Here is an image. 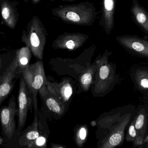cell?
<instances>
[{
    "label": "cell",
    "instance_id": "6da1fadb",
    "mask_svg": "<svg viewBox=\"0 0 148 148\" xmlns=\"http://www.w3.org/2000/svg\"><path fill=\"white\" fill-rule=\"evenodd\" d=\"M131 113L107 115L96 121V148H116L125 140L126 130L132 119Z\"/></svg>",
    "mask_w": 148,
    "mask_h": 148
},
{
    "label": "cell",
    "instance_id": "7a4b0ae2",
    "mask_svg": "<svg viewBox=\"0 0 148 148\" xmlns=\"http://www.w3.org/2000/svg\"><path fill=\"white\" fill-rule=\"evenodd\" d=\"M54 15L66 23L78 26H90L98 12L94 3L89 1L61 5L52 10Z\"/></svg>",
    "mask_w": 148,
    "mask_h": 148
},
{
    "label": "cell",
    "instance_id": "3957f363",
    "mask_svg": "<svg viewBox=\"0 0 148 148\" xmlns=\"http://www.w3.org/2000/svg\"><path fill=\"white\" fill-rule=\"evenodd\" d=\"M46 38L47 33L44 27L39 19L34 16L29 24L27 30L23 31L21 41L36 59L42 60Z\"/></svg>",
    "mask_w": 148,
    "mask_h": 148
},
{
    "label": "cell",
    "instance_id": "277c9868",
    "mask_svg": "<svg viewBox=\"0 0 148 148\" xmlns=\"http://www.w3.org/2000/svg\"><path fill=\"white\" fill-rule=\"evenodd\" d=\"M28 88L33 96L34 109L37 108V93L46 87L47 79L45 76L41 60L30 65L28 68L20 72Z\"/></svg>",
    "mask_w": 148,
    "mask_h": 148
},
{
    "label": "cell",
    "instance_id": "5b68a950",
    "mask_svg": "<svg viewBox=\"0 0 148 148\" xmlns=\"http://www.w3.org/2000/svg\"><path fill=\"white\" fill-rule=\"evenodd\" d=\"M18 107L17 109L19 130H22L26 123L29 110L34 105L33 96L21 76L20 77V86L17 96Z\"/></svg>",
    "mask_w": 148,
    "mask_h": 148
},
{
    "label": "cell",
    "instance_id": "8992f818",
    "mask_svg": "<svg viewBox=\"0 0 148 148\" xmlns=\"http://www.w3.org/2000/svg\"><path fill=\"white\" fill-rule=\"evenodd\" d=\"M17 113L15 98L14 96L10 98L8 105L3 107L0 111V120L4 135L8 139L12 138L16 131L15 117Z\"/></svg>",
    "mask_w": 148,
    "mask_h": 148
},
{
    "label": "cell",
    "instance_id": "52a82bcc",
    "mask_svg": "<svg viewBox=\"0 0 148 148\" xmlns=\"http://www.w3.org/2000/svg\"><path fill=\"white\" fill-rule=\"evenodd\" d=\"M18 73L17 60L15 57L5 72L0 76V105L12 90L14 80Z\"/></svg>",
    "mask_w": 148,
    "mask_h": 148
},
{
    "label": "cell",
    "instance_id": "ba28073f",
    "mask_svg": "<svg viewBox=\"0 0 148 148\" xmlns=\"http://www.w3.org/2000/svg\"><path fill=\"white\" fill-rule=\"evenodd\" d=\"M88 38V36L81 33H64L54 41L53 47L56 49L75 50L82 46Z\"/></svg>",
    "mask_w": 148,
    "mask_h": 148
},
{
    "label": "cell",
    "instance_id": "9c48e42d",
    "mask_svg": "<svg viewBox=\"0 0 148 148\" xmlns=\"http://www.w3.org/2000/svg\"><path fill=\"white\" fill-rule=\"evenodd\" d=\"M116 40L131 52L142 56L148 57L147 41L134 36H118Z\"/></svg>",
    "mask_w": 148,
    "mask_h": 148
},
{
    "label": "cell",
    "instance_id": "30bf717a",
    "mask_svg": "<svg viewBox=\"0 0 148 148\" xmlns=\"http://www.w3.org/2000/svg\"><path fill=\"white\" fill-rule=\"evenodd\" d=\"M117 0H102L100 24L109 34L114 26V15Z\"/></svg>",
    "mask_w": 148,
    "mask_h": 148
},
{
    "label": "cell",
    "instance_id": "8fae6325",
    "mask_svg": "<svg viewBox=\"0 0 148 148\" xmlns=\"http://www.w3.org/2000/svg\"><path fill=\"white\" fill-rule=\"evenodd\" d=\"M46 87L50 93L63 103L69 100L73 94L72 85L67 80L60 83L50 82L47 80Z\"/></svg>",
    "mask_w": 148,
    "mask_h": 148
},
{
    "label": "cell",
    "instance_id": "7c38bea8",
    "mask_svg": "<svg viewBox=\"0 0 148 148\" xmlns=\"http://www.w3.org/2000/svg\"><path fill=\"white\" fill-rule=\"evenodd\" d=\"M38 93L50 111L58 116H62L64 114L65 112V104L50 93L47 87Z\"/></svg>",
    "mask_w": 148,
    "mask_h": 148
},
{
    "label": "cell",
    "instance_id": "4fadbf2b",
    "mask_svg": "<svg viewBox=\"0 0 148 148\" xmlns=\"http://www.w3.org/2000/svg\"><path fill=\"white\" fill-rule=\"evenodd\" d=\"M130 12L136 23L145 32L148 33L147 12L145 8L140 4L138 0H132Z\"/></svg>",
    "mask_w": 148,
    "mask_h": 148
},
{
    "label": "cell",
    "instance_id": "5bb4252c",
    "mask_svg": "<svg viewBox=\"0 0 148 148\" xmlns=\"http://www.w3.org/2000/svg\"><path fill=\"white\" fill-rule=\"evenodd\" d=\"M34 110V121L25 131L23 136L20 140L21 144L26 146H29L32 144L41 134L42 131L39 130V122H38V109Z\"/></svg>",
    "mask_w": 148,
    "mask_h": 148
},
{
    "label": "cell",
    "instance_id": "9a60e30c",
    "mask_svg": "<svg viewBox=\"0 0 148 148\" xmlns=\"http://www.w3.org/2000/svg\"><path fill=\"white\" fill-rule=\"evenodd\" d=\"M134 126L137 132V137L144 139L148 134V114L144 109H142L134 119Z\"/></svg>",
    "mask_w": 148,
    "mask_h": 148
},
{
    "label": "cell",
    "instance_id": "2e32d148",
    "mask_svg": "<svg viewBox=\"0 0 148 148\" xmlns=\"http://www.w3.org/2000/svg\"><path fill=\"white\" fill-rule=\"evenodd\" d=\"M31 57L32 53L26 46L17 50L15 57L17 60L19 73L29 66Z\"/></svg>",
    "mask_w": 148,
    "mask_h": 148
},
{
    "label": "cell",
    "instance_id": "e0dca14e",
    "mask_svg": "<svg viewBox=\"0 0 148 148\" xmlns=\"http://www.w3.org/2000/svg\"><path fill=\"white\" fill-rule=\"evenodd\" d=\"M1 6L2 17L4 22L10 28H14L17 21L13 8L6 1L3 2Z\"/></svg>",
    "mask_w": 148,
    "mask_h": 148
},
{
    "label": "cell",
    "instance_id": "ac0fdd59",
    "mask_svg": "<svg viewBox=\"0 0 148 148\" xmlns=\"http://www.w3.org/2000/svg\"><path fill=\"white\" fill-rule=\"evenodd\" d=\"M89 135V129L86 124L76 125L74 129V140L79 148H83Z\"/></svg>",
    "mask_w": 148,
    "mask_h": 148
},
{
    "label": "cell",
    "instance_id": "d6986e66",
    "mask_svg": "<svg viewBox=\"0 0 148 148\" xmlns=\"http://www.w3.org/2000/svg\"><path fill=\"white\" fill-rule=\"evenodd\" d=\"M138 136L137 132L134 126V122L133 119L129 124L125 134V139L127 142H133Z\"/></svg>",
    "mask_w": 148,
    "mask_h": 148
},
{
    "label": "cell",
    "instance_id": "ffe728a7",
    "mask_svg": "<svg viewBox=\"0 0 148 148\" xmlns=\"http://www.w3.org/2000/svg\"><path fill=\"white\" fill-rule=\"evenodd\" d=\"M47 134L42 132L39 137L29 146V148H47Z\"/></svg>",
    "mask_w": 148,
    "mask_h": 148
},
{
    "label": "cell",
    "instance_id": "44dd1931",
    "mask_svg": "<svg viewBox=\"0 0 148 148\" xmlns=\"http://www.w3.org/2000/svg\"><path fill=\"white\" fill-rule=\"evenodd\" d=\"M93 72L87 71L85 73L83 74L81 77V84L82 88L87 90L89 88L93 80Z\"/></svg>",
    "mask_w": 148,
    "mask_h": 148
},
{
    "label": "cell",
    "instance_id": "7402d4cb",
    "mask_svg": "<svg viewBox=\"0 0 148 148\" xmlns=\"http://www.w3.org/2000/svg\"><path fill=\"white\" fill-rule=\"evenodd\" d=\"M138 77L137 83L139 86L143 89L147 90L148 88L147 73L139 75Z\"/></svg>",
    "mask_w": 148,
    "mask_h": 148
},
{
    "label": "cell",
    "instance_id": "603a6c76",
    "mask_svg": "<svg viewBox=\"0 0 148 148\" xmlns=\"http://www.w3.org/2000/svg\"><path fill=\"white\" fill-rule=\"evenodd\" d=\"M109 73V69L107 65H103L101 66L99 72V75L101 79L105 80L107 79Z\"/></svg>",
    "mask_w": 148,
    "mask_h": 148
},
{
    "label": "cell",
    "instance_id": "cb8c5ba5",
    "mask_svg": "<svg viewBox=\"0 0 148 148\" xmlns=\"http://www.w3.org/2000/svg\"><path fill=\"white\" fill-rule=\"evenodd\" d=\"M51 148H67L64 145L56 143H50Z\"/></svg>",
    "mask_w": 148,
    "mask_h": 148
},
{
    "label": "cell",
    "instance_id": "d4e9b609",
    "mask_svg": "<svg viewBox=\"0 0 148 148\" xmlns=\"http://www.w3.org/2000/svg\"><path fill=\"white\" fill-rule=\"evenodd\" d=\"M144 148H148V142H147L146 143H144Z\"/></svg>",
    "mask_w": 148,
    "mask_h": 148
},
{
    "label": "cell",
    "instance_id": "484cf974",
    "mask_svg": "<svg viewBox=\"0 0 148 148\" xmlns=\"http://www.w3.org/2000/svg\"><path fill=\"white\" fill-rule=\"evenodd\" d=\"M63 1H67V2H72L74 1H78V0H62Z\"/></svg>",
    "mask_w": 148,
    "mask_h": 148
},
{
    "label": "cell",
    "instance_id": "4316f807",
    "mask_svg": "<svg viewBox=\"0 0 148 148\" xmlns=\"http://www.w3.org/2000/svg\"><path fill=\"white\" fill-rule=\"evenodd\" d=\"M2 67V60L0 58V71H1V68Z\"/></svg>",
    "mask_w": 148,
    "mask_h": 148
},
{
    "label": "cell",
    "instance_id": "83f0119b",
    "mask_svg": "<svg viewBox=\"0 0 148 148\" xmlns=\"http://www.w3.org/2000/svg\"><path fill=\"white\" fill-rule=\"evenodd\" d=\"M3 142V139L1 138H0V146L1 145Z\"/></svg>",
    "mask_w": 148,
    "mask_h": 148
},
{
    "label": "cell",
    "instance_id": "f1b7e54d",
    "mask_svg": "<svg viewBox=\"0 0 148 148\" xmlns=\"http://www.w3.org/2000/svg\"><path fill=\"white\" fill-rule=\"evenodd\" d=\"M144 144L143 145H141V146H140V147H138L136 148H144Z\"/></svg>",
    "mask_w": 148,
    "mask_h": 148
},
{
    "label": "cell",
    "instance_id": "f546056e",
    "mask_svg": "<svg viewBox=\"0 0 148 148\" xmlns=\"http://www.w3.org/2000/svg\"><path fill=\"white\" fill-rule=\"evenodd\" d=\"M39 1H40V0H33L34 3H36L38 2Z\"/></svg>",
    "mask_w": 148,
    "mask_h": 148
},
{
    "label": "cell",
    "instance_id": "4dcf8cb0",
    "mask_svg": "<svg viewBox=\"0 0 148 148\" xmlns=\"http://www.w3.org/2000/svg\"><path fill=\"white\" fill-rule=\"evenodd\" d=\"M51 1H56V0H51Z\"/></svg>",
    "mask_w": 148,
    "mask_h": 148
}]
</instances>
